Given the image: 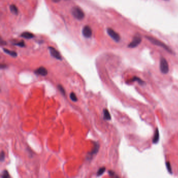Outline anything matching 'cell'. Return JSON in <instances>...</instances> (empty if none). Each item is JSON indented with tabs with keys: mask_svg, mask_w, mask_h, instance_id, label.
<instances>
[{
	"mask_svg": "<svg viewBox=\"0 0 178 178\" xmlns=\"http://www.w3.org/2000/svg\"><path fill=\"white\" fill-rule=\"evenodd\" d=\"M16 45L18 46L19 47H23L25 46V43H24V41H20V42H18L17 43H16Z\"/></svg>",
	"mask_w": 178,
	"mask_h": 178,
	"instance_id": "44dd1931",
	"label": "cell"
},
{
	"mask_svg": "<svg viewBox=\"0 0 178 178\" xmlns=\"http://www.w3.org/2000/svg\"><path fill=\"white\" fill-rule=\"evenodd\" d=\"M9 177H10V176H9V172H8L6 170L4 171L3 173V175L2 176V178H8Z\"/></svg>",
	"mask_w": 178,
	"mask_h": 178,
	"instance_id": "d6986e66",
	"label": "cell"
},
{
	"mask_svg": "<svg viewBox=\"0 0 178 178\" xmlns=\"http://www.w3.org/2000/svg\"><path fill=\"white\" fill-rule=\"evenodd\" d=\"M58 88H59V90H60V92H61V93L63 95H65V89H64V87H63L62 85H58Z\"/></svg>",
	"mask_w": 178,
	"mask_h": 178,
	"instance_id": "ac0fdd59",
	"label": "cell"
},
{
	"mask_svg": "<svg viewBox=\"0 0 178 178\" xmlns=\"http://www.w3.org/2000/svg\"><path fill=\"white\" fill-rule=\"evenodd\" d=\"M132 81H137V82H138V83H139L140 84H141L142 85H143L145 84V82H144L143 81H142L140 78L137 77H134L133 78Z\"/></svg>",
	"mask_w": 178,
	"mask_h": 178,
	"instance_id": "9a60e30c",
	"label": "cell"
},
{
	"mask_svg": "<svg viewBox=\"0 0 178 178\" xmlns=\"http://www.w3.org/2000/svg\"><path fill=\"white\" fill-rule=\"evenodd\" d=\"M5 159V153L2 152L1 153V161H3Z\"/></svg>",
	"mask_w": 178,
	"mask_h": 178,
	"instance_id": "7402d4cb",
	"label": "cell"
},
{
	"mask_svg": "<svg viewBox=\"0 0 178 178\" xmlns=\"http://www.w3.org/2000/svg\"><path fill=\"white\" fill-rule=\"evenodd\" d=\"M99 145L98 143H96L95 145L94 148L93 149V151L89 154V155H90V157H92L94 155L96 154L99 151Z\"/></svg>",
	"mask_w": 178,
	"mask_h": 178,
	"instance_id": "8fae6325",
	"label": "cell"
},
{
	"mask_svg": "<svg viewBox=\"0 0 178 178\" xmlns=\"http://www.w3.org/2000/svg\"><path fill=\"white\" fill-rule=\"evenodd\" d=\"M107 33L108 34V35L110 36L111 37V38L113 40L116 41V42H119L120 40V35H119L117 32H116L113 29H112V28H109L107 29Z\"/></svg>",
	"mask_w": 178,
	"mask_h": 178,
	"instance_id": "5b68a950",
	"label": "cell"
},
{
	"mask_svg": "<svg viewBox=\"0 0 178 178\" xmlns=\"http://www.w3.org/2000/svg\"><path fill=\"white\" fill-rule=\"evenodd\" d=\"M83 35L85 38H90L92 35V30L89 26H85L83 29Z\"/></svg>",
	"mask_w": 178,
	"mask_h": 178,
	"instance_id": "52a82bcc",
	"label": "cell"
},
{
	"mask_svg": "<svg viewBox=\"0 0 178 178\" xmlns=\"http://www.w3.org/2000/svg\"><path fill=\"white\" fill-rule=\"evenodd\" d=\"M49 49L50 50V52L51 55H52L53 57L58 59V60H62L61 55L60 53H59V52H58V50H57L55 48H53V47H50Z\"/></svg>",
	"mask_w": 178,
	"mask_h": 178,
	"instance_id": "8992f818",
	"label": "cell"
},
{
	"mask_svg": "<svg viewBox=\"0 0 178 178\" xmlns=\"http://www.w3.org/2000/svg\"><path fill=\"white\" fill-rule=\"evenodd\" d=\"M52 2H53L54 3H58L60 2L61 0H52Z\"/></svg>",
	"mask_w": 178,
	"mask_h": 178,
	"instance_id": "cb8c5ba5",
	"label": "cell"
},
{
	"mask_svg": "<svg viewBox=\"0 0 178 178\" xmlns=\"http://www.w3.org/2000/svg\"><path fill=\"white\" fill-rule=\"evenodd\" d=\"M106 170V168L105 167H102L101 168H100L99 169V170L97 172V176H101L103 173H104V172Z\"/></svg>",
	"mask_w": 178,
	"mask_h": 178,
	"instance_id": "e0dca14e",
	"label": "cell"
},
{
	"mask_svg": "<svg viewBox=\"0 0 178 178\" xmlns=\"http://www.w3.org/2000/svg\"><path fill=\"white\" fill-rule=\"evenodd\" d=\"M10 11L12 13L15 15H17L18 13V10L17 7L15 5H11L10 7Z\"/></svg>",
	"mask_w": 178,
	"mask_h": 178,
	"instance_id": "5bb4252c",
	"label": "cell"
},
{
	"mask_svg": "<svg viewBox=\"0 0 178 178\" xmlns=\"http://www.w3.org/2000/svg\"><path fill=\"white\" fill-rule=\"evenodd\" d=\"M21 37L24 38L29 39H31V38H34L35 37V36L33 34H32L31 33L26 31V32H24L22 34Z\"/></svg>",
	"mask_w": 178,
	"mask_h": 178,
	"instance_id": "30bf717a",
	"label": "cell"
},
{
	"mask_svg": "<svg viewBox=\"0 0 178 178\" xmlns=\"http://www.w3.org/2000/svg\"><path fill=\"white\" fill-rule=\"evenodd\" d=\"M109 175L112 177H113L114 175H115V173H114V172H113L112 171H109Z\"/></svg>",
	"mask_w": 178,
	"mask_h": 178,
	"instance_id": "603a6c76",
	"label": "cell"
},
{
	"mask_svg": "<svg viewBox=\"0 0 178 178\" xmlns=\"http://www.w3.org/2000/svg\"><path fill=\"white\" fill-rule=\"evenodd\" d=\"M160 70L162 73L167 74L169 72V65L166 59L162 58L160 61Z\"/></svg>",
	"mask_w": 178,
	"mask_h": 178,
	"instance_id": "3957f363",
	"label": "cell"
},
{
	"mask_svg": "<svg viewBox=\"0 0 178 178\" xmlns=\"http://www.w3.org/2000/svg\"><path fill=\"white\" fill-rule=\"evenodd\" d=\"M146 38H147V39H148V40H149L152 43H153L154 45L160 46V47H162V48H164V49H165V50H167V51H168L169 52L172 53V50L170 49L167 45H165V43H164L163 42L158 40V39H156L154 38L153 37H149V36H147V37H146Z\"/></svg>",
	"mask_w": 178,
	"mask_h": 178,
	"instance_id": "7a4b0ae2",
	"label": "cell"
},
{
	"mask_svg": "<svg viewBox=\"0 0 178 178\" xmlns=\"http://www.w3.org/2000/svg\"><path fill=\"white\" fill-rule=\"evenodd\" d=\"M70 98L74 102H76L77 101V98L76 97V94L73 92H72L70 94Z\"/></svg>",
	"mask_w": 178,
	"mask_h": 178,
	"instance_id": "2e32d148",
	"label": "cell"
},
{
	"mask_svg": "<svg viewBox=\"0 0 178 178\" xmlns=\"http://www.w3.org/2000/svg\"><path fill=\"white\" fill-rule=\"evenodd\" d=\"M166 166H167V168L168 171L170 173H172L171 165H170V164L169 162H167V163H166Z\"/></svg>",
	"mask_w": 178,
	"mask_h": 178,
	"instance_id": "ffe728a7",
	"label": "cell"
},
{
	"mask_svg": "<svg viewBox=\"0 0 178 178\" xmlns=\"http://www.w3.org/2000/svg\"><path fill=\"white\" fill-rule=\"evenodd\" d=\"M142 41V38L139 35H135L134 37L133 38L132 41L130 42L129 45L128 47L131 48H135L137 46L140 45V43Z\"/></svg>",
	"mask_w": 178,
	"mask_h": 178,
	"instance_id": "277c9868",
	"label": "cell"
},
{
	"mask_svg": "<svg viewBox=\"0 0 178 178\" xmlns=\"http://www.w3.org/2000/svg\"><path fill=\"white\" fill-rule=\"evenodd\" d=\"M3 50H4V52H5L6 53H7V54H8L10 55L11 56L13 57H16L17 55V53L16 52H15V51H11V50H8V49H4V48L3 49Z\"/></svg>",
	"mask_w": 178,
	"mask_h": 178,
	"instance_id": "4fadbf2b",
	"label": "cell"
},
{
	"mask_svg": "<svg viewBox=\"0 0 178 178\" xmlns=\"http://www.w3.org/2000/svg\"><path fill=\"white\" fill-rule=\"evenodd\" d=\"M36 74L41 76H46L48 74V71L43 66H41L35 71Z\"/></svg>",
	"mask_w": 178,
	"mask_h": 178,
	"instance_id": "ba28073f",
	"label": "cell"
},
{
	"mask_svg": "<svg viewBox=\"0 0 178 178\" xmlns=\"http://www.w3.org/2000/svg\"><path fill=\"white\" fill-rule=\"evenodd\" d=\"M104 119L106 120H110L111 119L110 114L107 109L104 110Z\"/></svg>",
	"mask_w": 178,
	"mask_h": 178,
	"instance_id": "7c38bea8",
	"label": "cell"
},
{
	"mask_svg": "<svg viewBox=\"0 0 178 178\" xmlns=\"http://www.w3.org/2000/svg\"><path fill=\"white\" fill-rule=\"evenodd\" d=\"M71 13L73 15V16L78 19V20H82L85 17V14L84 12L81 9L80 7L78 6L73 7L72 10H71Z\"/></svg>",
	"mask_w": 178,
	"mask_h": 178,
	"instance_id": "6da1fadb",
	"label": "cell"
},
{
	"mask_svg": "<svg viewBox=\"0 0 178 178\" xmlns=\"http://www.w3.org/2000/svg\"><path fill=\"white\" fill-rule=\"evenodd\" d=\"M165 1H168V0H165Z\"/></svg>",
	"mask_w": 178,
	"mask_h": 178,
	"instance_id": "d4e9b609",
	"label": "cell"
},
{
	"mask_svg": "<svg viewBox=\"0 0 178 178\" xmlns=\"http://www.w3.org/2000/svg\"><path fill=\"white\" fill-rule=\"evenodd\" d=\"M159 140V130L157 128L155 134H154V135L153 138V142L154 144H156L158 142V141Z\"/></svg>",
	"mask_w": 178,
	"mask_h": 178,
	"instance_id": "9c48e42d",
	"label": "cell"
}]
</instances>
